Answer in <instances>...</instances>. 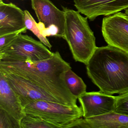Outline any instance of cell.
<instances>
[{"label": "cell", "mask_w": 128, "mask_h": 128, "mask_svg": "<svg viewBox=\"0 0 128 128\" xmlns=\"http://www.w3.org/2000/svg\"><path fill=\"white\" fill-rule=\"evenodd\" d=\"M72 68L59 52L48 59L17 62L0 61V71L16 75L46 90L57 98L62 104L77 105L78 98L70 92L66 81V74Z\"/></svg>", "instance_id": "cell-1"}, {"label": "cell", "mask_w": 128, "mask_h": 128, "mask_svg": "<svg viewBox=\"0 0 128 128\" xmlns=\"http://www.w3.org/2000/svg\"><path fill=\"white\" fill-rule=\"evenodd\" d=\"M87 73L100 91L109 95L128 91V54L108 45L97 47L86 65Z\"/></svg>", "instance_id": "cell-2"}, {"label": "cell", "mask_w": 128, "mask_h": 128, "mask_svg": "<svg viewBox=\"0 0 128 128\" xmlns=\"http://www.w3.org/2000/svg\"><path fill=\"white\" fill-rule=\"evenodd\" d=\"M62 7L66 14L64 39L68 43L74 60L86 65L97 48L88 18L81 15L78 11Z\"/></svg>", "instance_id": "cell-3"}, {"label": "cell", "mask_w": 128, "mask_h": 128, "mask_svg": "<svg viewBox=\"0 0 128 128\" xmlns=\"http://www.w3.org/2000/svg\"><path fill=\"white\" fill-rule=\"evenodd\" d=\"M24 108L26 114L42 118L59 128H68L70 124L83 115L81 108L78 105L69 106L50 101L33 100Z\"/></svg>", "instance_id": "cell-4"}, {"label": "cell", "mask_w": 128, "mask_h": 128, "mask_svg": "<svg viewBox=\"0 0 128 128\" xmlns=\"http://www.w3.org/2000/svg\"><path fill=\"white\" fill-rule=\"evenodd\" d=\"M20 34L10 44L0 50V61L17 62L43 60L54 54L44 44L31 36Z\"/></svg>", "instance_id": "cell-5"}, {"label": "cell", "mask_w": 128, "mask_h": 128, "mask_svg": "<svg viewBox=\"0 0 128 128\" xmlns=\"http://www.w3.org/2000/svg\"><path fill=\"white\" fill-rule=\"evenodd\" d=\"M39 23L37 26L44 36H54L64 39L66 14L50 0H30Z\"/></svg>", "instance_id": "cell-6"}, {"label": "cell", "mask_w": 128, "mask_h": 128, "mask_svg": "<svg viewBox=\"0 0 128 128\" xmlns=\"http://www.w3.org/2000/svg\"><path fill=\"white\" fill-rule=\"evenodd\" d=\"M102 32L108 45L128 54V16L119 12L102 19Z\"/></svg>", "instance_id": "cell-7"}, {"label": "cell", "mask_w": 128, "mask_h": 128, "mask_svg": "<svg viewBox=\"0 0 128 128\" xmlns=\"http://www.w3.org/2000/svg\"><path fill=\"white\" fill-rule=\"evenodd\" d=\"M0 73L5 77L11 87L19 96L24 107L30 102L35 100L50 101L62 104L57 98L48 91L22 78L1 71Z\"/></svg>", "instance_id": "cell-8"}, {"label": "cell", "mask_w": 128, "mask_h": 128, "mask_svg": "<svg viewBox=\"0 0 128 128\" xmlns=\"http://www.w3.org/2000/svg\"><path fill=\"white\" fill-rule=\"evenodd\" d=\"M78 12L90 20L100 16H109L128 8V0H74Z\"/></svg>", "instance_id": "cell-9"}, {"label": "cell", "mask_w": 128, "mask_h": 128, "mask_svg": "<svg viewBox=\"0 0 128 128\" xmlns=\"http://www.w3.org/2000/svg\"><path fill=\"white\" fill-rule=\"evenodd\" d=\"M84 118L114 112L116 96L101 91L85 92L78 98Z\"/></svg>", "instance_id": "cell-10"}, {"label": "cell", "mask_w": 128, "mask_h": 128, "mask_svg": "<svg viewBox=\"0 0 128 128\" xmlns=\"http://www.w3.org/2000/svg\"><path fill=\"white\" fill-rule=\"evenodd\" d=\"M27 30L24 12L12 3L0 2V36Z\"/></svg>", "instance_id": "cell-11"}, {"label": "cell", "mask_w": 128, "mask_h": 128, "mask_svg": "<svg viewBox=\"0 0 128 128\" xmlns=\"http://www.w3.org/2000/svg\"><path fill=\"white\" fill-rule=\"evenodd\" d=\"M69 128H128V116L113 112L90 118L77 119Z\"/></svg>", "instance_id": "cell-12"}, {"label": "cell", "mask_w": 128, "mask_h": 128, "mask_svg": "<svg viewBox=\"0 0 128 128\" xmlns=\"http://www.w3.org/2000/svg\"><path fill=\"white\" fill-rule=\"evenodd\" d=\"M0 108L20 121L26 115L19 96L0 73Z\"/></svg>", "instance_id": "cell-13"}, {"label": "cell", "mask_w": 128, "mask_h": 128, "mask_svg": "<svg viewBox=\"0 0 128 128\" xmlns=\"http://www.w3.org/2000/svg\"><path fill=\"white\" fill-rule=\"evenodd\" d=\"M65 78L70 92L77 98L86 92V85L82 78L73 72L72 68L66 72Z\"/></svg>", "instance_id": "cell-14"}, {"label": "cell", "mask_w": 128, "mask_h": 128, "mask_svg": "<svg viewBox=\"0 0 128 128\" xmlns=\"http://www.w3.org/2000/svg\"><path fill=\"white\" fill-rule=\"evenodd\" d=\"M21 128H58L53 123L42 118L26 114L21 120Z\"/></svg>", "instance_id": "cell-15"}, {"label": "cell", "mask_w": 128, "mask_h": 128, "mask_svg": "<svg viewBox=\"0 0 128 128\" xmlns=\"http://www.w3.org/2000/svg\"><path fill=\"white\" fill-rule=\"evenodd\" d=\"M25 14V24L27 30H30L38 38L41 42L50 49L52 46L49 42L47 37L44 36L40 31L34 18L28 10L24 11Z\"/></svg>", "instance_id": "cell-16"}, {"label": "cell", "mask_w": 128, "mask_h": 128, "mask_svg": "<svg viewBox=\"0 0 128 128\" xmlns=\"http://www.w3.org/2000/svg\"><path fill=\"white\" fill-rule=\"evenodd\" d=\"M0 128H21V122L5 110L0 108Z\"/></svg>", "instance_id": "cell-17"}, {"label": "cell", "mask_w": 128, "mask_h": 128, "mask_svg": "<svg viewBox=\"0 0 128 128\" xmlns=\"http://www.w3.org/2000/svg\"><path fill=\"white\" fill-rule=\"evenodd\" d=\"M116 96L114 112L128 116V91Z\"/></svg>", "instance_id": "cell-18"}, {"label": "cell", "mask_w": 128, "mask_h": 128, "mask_svg": "<svg viewBox=\"0 0 128 128\" xmlns=\"http://www.w3.org/2000/svg\"><path fill=\"white\" fill-rule=\"evenodd\" d=\"M25 32V31L22 30L0 36V50H2L10 44L18 34Z\"/></svg>", "instance_id": "cell-19"}, {"label": "cell", "mask_w": 128, "mask_h": 128, "mask_svg": "<svg viewBox=\"0 0 128 128\" xmlns=\"http://www.w3.org/2000/svg\"><path fill=\"white\" fill-rule=\"evenodd\" d=\"M125 13L128 16V8L126 9L125 10Z\"/></svg>", "instance_id": "cell-20"}, {"label": "cell", "mask_w": 128, "mask_h": 128, "mask_svg": "<svg viewBox=\"0 0 128 128\" xmlns=\"http://www.w3.org/2000/svg\"><path fill=\"white\" fill-rule=\"evenodd\" d=\"M0 2H3V0H0Z\"/></svg>", "instance_id": "cell-21"}]
</instances>
